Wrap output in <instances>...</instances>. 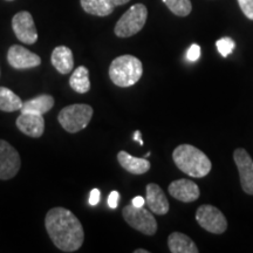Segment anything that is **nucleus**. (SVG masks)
Segmentation results:
<instances>
[{"mask_svg": "<svg viewBox=\"0 0 253 253\" xmlns=\"http://www.w3.org/2000/svg\"><path fill=\"white\" fill-rule=\"evenodd\" d=\"M45 226L53 244L63 252H75L84 244V227L68 209H50L46 214Z\"/></svg>", "mask_w": 253, "mask_h": 253, "instance_id": "1", "label": "nucleus"}, {"mask_svg": "<svg viewBox=\"0 0 253 253\" xmlns=\"http://www.w3.org/2000/svg\"><path fill=\"white\" fill-rule=\"evenodd\" d=\"M123 218L132 229L140 231L145 236H154L157 231V221L151 211L143 207L137 208L132 204L126 205L122 210Z\"/></svg>", "mask_w": 253, "mask_h": 253, "instance_id": "6", "label": "nucleus"}, {"mask_svg": "<svg viewBox=\"0 0 253 253\" xmlns=\"http://www.w3.org/2000/svg\"><path fill=\"white\" fill-rule=\"evenodd\" d=\"M143 66L140 59L134 55H121L114 59L109 67V78L118 87L134 86L142 78Z\"/></svg>", "mask_w": 253, "mask_h": 253, "instance_id": "3", "label": "nucleus"}, {"mask_svg": "<svg viewBox=\"0 0 253 253\" xmlns=\"http://www.w3.org/2000/svg\"><path fill=\"white\" fill-rule=\"evenodd\" d=\"M238 4L245 17L253 20V0H238Z\"/></svg>", "mask_w": 253, "mask_h": 253, "instance_id": "24", "label": "nucleus"}, {"mask_svg": "<svg viewBox=\"0 0 253 253\" xmlns=\"http://www.w3.org/2000/svg\"><path fill=\"white\" fill-rule=\"evenodd\" d=\"M118 161L121 164L123 169L134 175H143L150 170V162H148L145 158H137L131 156L126 151H120L118 154Z\"/></svg>", "mask_w": 253, "mask_h": 253, "instance_id": "16", "label": "nucleus"}, {"mask_svg": "<svg viewBox=\"0 0 253 253\" xmlns=\"http://www.w3.org/2000/svg\"><path fill=\"white\" fill-rule=\"evenodd\" d=\"M172 160L176 167L186 175L202 178L211 171L210 158L191 144H181L173 150Z\"/></svg>", "mask_w": 253, "mask_h": 253, "instance_id": "2", "label": "nucleus"}, {"mask_svg": "<svg viewBox=\"0 0 253 253\" xmlns=\"http://www.w3.org/2000/svg\"><path fill=\"white\" fill-rule=\"evenodd\" d=\"M20 155L8 142L0 140V179H11L20 170Z\"/></svg>", "mask_w": 253, "mask_h": 253, "instance_id": "8", "label": "nucleus"}, {"mask_svg": "<svg viewBox=\"0 0 253 253\" xmlns=\"http://www.w3.org/2000/svg\"><path fill=\"white\" fill-rule=\"evenodd\" d=\"M100 190L99 189H93L90 191V195H89V204L93 205V207H95V205L99 204L100 202Z\"/></svg>", "mask_w": 253, "mask_h": 253, "instance_id": "27", "label": "nucleus"}, {"mask_svg": "<svg viewBox=\"0 0 253 253\" xmlns=\"http://www.w3.org/2000/svg\"><path fill=\"white\" fill-rule=\"evenodd\" d=\"M93 113V108L88 104H71L59 113L58 121L66 131L74 134L89 125Z\"/></svg>", "mask_w": 253, "mask_h": 253, "instance_id": "4", "label": "nucleus"}, {"mask_svg": "<svg viewBox=\"0 0 253 253\" xmlns=\"http://www.w3.org/2000/svg\"><path fill=\"white\" fill-rule=\"evenodd\" d=\"M52 61L53 67L61 74H68L74 68V58L71 48L67 46H58L55 47L52 52Z\"/></svg>", "mask_w": 253, "mask_h": 253, "instance_id": "15", "label": "nucleus"}, {"mask_svg": "<svg viewBox=\"0 0 253 253\" xmlns=\"http://www.w3.org/2000/svg\"><path fill=\"white\" fill-rule=\"evenodd\" d=\"M134 253H149L148 250H143V249H138V250H135Z\"/></svg>", "mask_w": 253, "mask_h": 253, "instance_id": "31", "label": "nucleus"}, {"mask_svg": "<svg viewBox=\"0 0 253 253\" xmlns=\"http://www.w3.org/2000/svg\"><path fill=\"white\" fill-rule=\"evenodd\" d=\"M131 204L134 205V207H137V208L144 207L145 198L142 197V196H136V197H134V199L131 201Z\"/></svg>", "mask_w": 253, "mask_h": 253, "instance_id": "28", "label": "nucleus"}, {"mask_svg": "<svg viewBox=\"0 0 253 253\" xmlns=\"http://www.w3.org/2000/svg\"><path fill=\"white\" fill-rule=\"evenodd\" d=\"M148 18V9L143 4L132 5L120 18L114 32L119 38H129L135 36L144 27Z\"/></svg>", "mask_w": 253, "mask_h": 253, "instance_id": "5", "label": "nucleus"}, {"mask_svg": "<svg viewBox=\"0 0 253 253\" xmlns=\"http://www.w3.org/2000/svg\"><path fill=\"white\" fill-rule=\"evenodd\" d=\"M7 61L14 69H30L40 66L41 59L23 46L13 45L7 52Z\"/></svg>", "mask_w": 253, "mask_h": 253, "instance_id": "11", "label": "nucleus"}, {"mask_svg": "<svg viewBox=\"0 0 253 253\" xmlns=\"http://www.w3.org/2000/svg\"><path fill=\"white\" fill-rule=\"evenodd\" d=\"M166 6L175 15L186 17L191 13L192 5L190 0H162Z\"/></svg>", "mask_w": 253, "mask_h": 253, "instance_id": "22", "label": "nucleus"}, {"mask_svg": "<svg viewBox=\"0 0 253 253\" xmlns=\"http://www.w3.org/2000/svg\"><path fill=\"white\" fill-rule=\"evenodd\" d=\"M23 101L17 94L6 87H0V110L2 112H17L23 107Z\"/></svg>", "mask_w": 253, "mask_h": 253, "instance_id": "21", "label": "nucleus"}, {"mask_svg": "<svg viewBox=\"0 0 253 253\" xmlns=\"http://www.w3.org/2000/svg\"><path fill=\"white\" fill-rule=\"evenodd\" d=\"M120 194L118 191H112L108 196V205L110 209H116L119 205Z\"/></svg>", "mask_w": 253, "mask_h": 253, "instance_id": "26", "label": "nucleus"}, {"mask_svg": "<svg viewBox=\"0 0 253 253\" xmlns=\"http://www.w3.org/2000/svg\"><path fill=\"white\" fill-rule=\"evenodd\" d=\"M132 138H134V141H137L141 145H143V141H142V135H141L140 130H136L134 132V136H132Z\"/></svg>", "mask_w": 253, "mask_h": 253, "instance_id": "29", "label": "nucleus"}, {"mask_svg": "<svg viewBox=\"0 0 253 253\" xmlns=\"http://www.w3.org/2000/svg\"><path fill=\"white\" fill-rule=\"evenodd\" d=\"M7 1H12V0H7Z\"/></svg>", "mask_w": 253, "mask_h": 253, "instance_id": "32", "label": "nucleus"}, {"mask_svg": "<svg viewBox=\"0 0 253 253\" xmlns=\"http://www.w3.org/2000/svg\"><path fill=\"white\" fill-rule=\"evenodd\" d=\"M80 1L84 12L97 17H107L112 14L115 8L110 0H80Z\"/></svg>", "mask_w": 253, "mask_h": 253, "instance_id": "19", "label": "nucleus"}, {"mask_svg": "<svg viewBox=\"0 0 253 253\" xmlns=\"http://www.w3.org/2000/svg\"><path fill=\"white\" fill-rule=\"evenodd\" d=\"M12 28H13L15 37L21 42L27 43V45H33L34 42H37L38 32L33 17L30 12L23 11L15 14L12 19Z\"/></svg>", "mask_w": 253, "mask_h": 253, "instance_id": "9", "label": "nucleus"}, {"mask_svg": "<svg viewBox=\"0 0 253 253\" xmlns=\"http://www.w3.org/2000/svg\"><path fill=\"white\" fill-rule=\"evenodd\" d=\"M169 251L172 253H198L199 250L194 240L184 233L173 232L168 238Z\"/></svg>", "mask_w": 253, "mask_h": 253, "instance_id": "17", "label": "nucleus"}, {"mask_svg": "<svg viewBox=\"0 0 253 253\" xmlns=\"http://www.w3.org/2000/svg\"><path fill=\"white\" fill-rule=\"evenodd\" d=\"M69 86L74 91L80 94L88 93L90 89L89 81V71L84 66H80L73 72L71 79H69Z\"/></svg>", "mask_w": 253, "mask_h": 253, "instance_id": "20", "label": "nucleus"}, {"mask_svg": "<svg viewBox=\"0 0 253 253\" xmlns=\"http://www.w3.org/2000/svg\"><path fill=\"white\" fill-rule=\"evenodd\" d=\"M53 106H54V99H53V96L42 94L34 97V99H31L26 101V102H24L20 112H31L43 115V114L48 113L53 108Z\"/></svg>", "mask_w": 253, "mask_h": 253, "instance_id": "18", "label": "nucleus"}, {"mask_svg": "<svg viewBox=\"0 0 253 253\" xmlns=\"http://www.w3.org/2000/svg\"><path fill=\"white\" fill-rule=\"evenodd\" d=\"M168 190L173 198L183 202V203H191V202L197 201L201 195L198 185L195 182L185 178L171 182Z\"/></svg>", "mask_w": 253, "mask_h": 253, "instance_id": "13", "label": "nucleus"}, {"mask_svg": "<svg viewBox=\"0 0 253 253\" xmlns=\"http://www.w3.org/2000/svg\"><path fill=\"white\" fill-rule=\"evenodd\" d=\"M15 123L19 130L30 137L39 138L45 131V120L42 115L37 113L23 112Z\"/></svg>", "mask_w": 253, "mask_h": 253, "instance_id": "12", "label": "nucleus"}, {"mask_svg": "<svg viewBox=\"0 0 253 253\" xmlns=\"http://www.w3.org/2000/svg\"><path fill=\"white\" fill-rule=\"evenodd\" d=\"M110 1H112V4L114 6H122L130 1V0H110Z\"/></svg>", "mask_w": 253, "mask_h": 253, "instance_id": "30", "label": "nucleus"}, {"mask_svg": "<svg viewBox=\"0 0 253 253\" xmlns=\"http://www.w3.org/2000/svg\"><path fill=\"white\" fill-rule=\"evenodd\" d=\"M196 220L204 230L214 235H221L227 229L225 216L219 209L212 205L205 204L199 207L196 212Z\"/></svg>", "mask_w": 253, "mask_h": 253, "instance_id": "7", "label": "nucleus"}, {"mask_svg": "<svg viewBox=\"0 0 253 253\" xmlns=\"http://www.w3.org/2000/svg\"><path fill=\"white\" fill-rule=\"evenodd\" d=\"M216 46H217L218 52L220 53V55L223 56V58H227V56L233 52V49L236 48V42L231 39V38L225 37V38H221L219 40H217Z\"/></svg>", "mask_w": 253, "mask_h": 253, "instance_id": "23", "label": "nucleus"}, {"mask_svg": "<svg viewBox=\"0 0 253 253\" xmlns=\"http://www.w3.org/2000/svg\"><path fill=\"white\" fill-rule=\"evenodd\" d=\"M233 160L238 168L240 185L243 191L253 196V160L248 151L243 148H238L233 153Z\"/></svg>", "mask_w": 253, "mask_h": 253, "instance_id": "10", "label": "nucleus"}, {"mask_svg": "<svg viewBox=\"0 0 253 253\" xmlns=\"http://www.w3.org/2000/svg\"><path fill=\"white\" fill-rule=\"evenodd\" d=\"M145 189H147L145 203H147L151 212L160 214V216L169 212L170 205L163 190L155 183H149Z\"/></svg>", "mask_w": 253, "mask_h": 253, "instance_id": "14", "label": "nucleus"}, {"mask_svg": "<svg viewBox=\"0 0 253 253\" xmlns=\"http://www.w3.org/2000/svg\"><path fill=\"white\" fill-rule=\"evenodd\" d=\"M199 56H201V47L197 43H192L188 49V53H186V58L189 61H197Z\"/></svg>", "mask_w": 253, "mask_h": 253, "instance_id": "25", "label": "nucleus"}]
</instances>
